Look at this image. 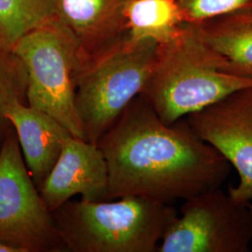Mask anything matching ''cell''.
Here are the masks:
<instances>
[{"mask_svg": "<svg viewBox=\"0 0 252 252\" xmlns=\"http://www.w3.org/2000/svg\"><path fill=\"white\" fill-rule=\"evenodd\" d=\"M109 200L142 196L170 204L220 188L232 165L187 120L166 125L138 95L101 137Z\"/></svg>", "mask_w": 252, "mask_h": 252, "instance_id": "obj_1", "label": "cell"}, {"mask_svg": "<svg viewBox=\"0 0 252 252\" xmlns=\"http://www.w3.org/2000/svg\"><path fill=\"white\" fill-rule=\"evenodd\" d=\"M252 87V79L224 70L221 58L186 24L177 36L158 44L140 94L166 125L207 108L236 91Z\"/></svg>", "mask_w": 252, "mask_h": 252, "instance_id": "obj_2", "label": "cell"}, {"mask_svg": "<svg viewBox=\"0 0 252 252\" xmlns=\"http://www.w3.org/2000/svg\"><path fill=\"white\" fill-rule=\"evenodd\" d=\"M66 252H157L179 214L171 204L142 196L67 201L53 212Z\"/></svg>", "mask_w": 252, "mask_h": 252, "instance_id": "obj_3", "label": "cell"}, {"mask_svg": "<svg viewBox=\"0 0 252 252\" xmlns=\"http://www.w3.org/2000/svg\"><path fill=\"white\" fill-rule=\"evenodd\" d=\"M158 44L153 39L128 36L106 53L81 63L76 75L75 107L84 140L97 144L142 94Z\"/></svg>", "mask_w": 252, "mask_h": 252, "instance_id": "obj_4", "label": "cell"}, {"mask_svg": "<svg viewBox=\"0 0 252 252\" xmlns=\"http://www.w3.org/2000/svg\"><path fill=\"white\" fill-rule=\"evenodd\" d=\"M12 50L27 69V104L83 139L75 107L76 75L82 58L72 32L55 17L23 36Z\"/></svg>", "mask_w": 252, "mask_h": 252, "instance_id": "obj_5", "label": "cell"}, {"mask_svg": "<svg viewBox=\"0 0 252 252\" xmlns=\"http://www.w3.org/2000/svg\"><path fill=\"white\" fill-rule=\"evenodd\" d=\"M0 241L18 252H66L12 126L0 144Z\"/></svg>", "mask_w": 252, "mask_h": 252, "instance_id": "obj_6", "label": "cell"}, {"mask_svg": "<svg viewBox=\"0 0 252 252\" xmlns=\"http://www.w3.org/2000/svg\"><path fill=\"white\" fill-rule=\"evenodd\" d=\"M252 205L220 188L185 200L157 252H249Z\"/></svg>", "mask_w": 252, "mask_h": 252, "instance_id": "obj_7", "label": "cell"}, {"mask_svg": "<svg viewBox=\"0 0 252 252\" xmlns=\"http://www.w3.org/2000/svg\"><path fill=\"white\" fill-rule=\"evenodd\" d=\"M200 138L221 153L238 174L239 181L228 189L238 201L252 200V87L185 118Z\"/></svg>", "mask_w": 252, "mask_h": 252, "instance_id": "obj_8", "label": "cell"}, {"mask_svg": "<svg viewBox=\"0 0 252 252\" xmlns=\"http://www.w3.org/2000/svg\"><path fill=\"white\" fill-rule=\"evenodd\" d=\"M38 189L52 212L78 194L90 202L109 200L108 163L99 146L69 135Z\"/></svg>", "mask_w": 252, "mask_h": 252, "instance_id": "obj_9", "label": "cell"}, {"mask_svg": "<svg viewBox=\"0 0 252 252\" xmlns=\"http://www.w3.org/2000/svg\"><path fill=\"white\" fill-rule=\"evenodd\" d=\"M130 0H57L56 15L77 38L81 63L106 53L129 36Z\"/></svg>", "mask_w": 252, "mask_h": 252, "instance_id": "obj_10", "label": "cell"}, {"mask_svg": "<svg viewBox=\"0 0 252 252\" xmlns=\"http://www.w3.org/2000/svg\"><path fill=\"white\" fill-rule=\"evenodd\" d=\"M13 127L27 169L39 189L57 162L65 139L71 133L44 111L15 103L5 112Z\"/></svg>", "mask_w": 252, "mask_h": 252, "instance_id": "obj_11", "label": "cell"}, {"mask_svg": "<svg viewBox=\"0 0 252 252\" xmlns=\"http://www.w3.org/2000/svg\"><path fill=\"white\" fill-rule=\"evenodd\" d=\"M193 26L226 72L252 80V6Z\"/></svg>", "mask_w": 252, "mask_h": 252, "instance_id": "obj_12", "label": "cell"}, {"mask_svg": "<svg viewBox=\"0 0 252 252\" xmlns=\"http://www.w3.org/2000/svg\"><path fill=\"white\" fill-rule=\"evenodd\" d=\"M126 17L130 38L158 43L178 36L187 24L178 0H130Z\"/></svg>", "mask_w": 252, "mask_h": 252, "instance_id": "obj_13", "label": "cell"}, {"mask_svg": "<svg viewBox=\"0 0 252 252\" xmlns=\"http://www.w3.org/2000/svg\"><path fill=\"white\" fill-rule=\"evenodd\" d=\"M57 0H0V47L11 49L55 18Z\"/></svg>", "mask_w": 252, "mask_h": 252, "instance_id": "obj_14", "label": "cell"}, {"mask_svg": "<svg viewBox=\"0 0 252 252\" xmlns=\"http://www.w3.org/2000/svg\"><path fill=\"white\" fill-rule=\"evenodd\" d=\"M28 76L22 60L11 49L0 47V144L11 128L5 112L15 103L27 104Z\"/></svg>", "mask_w": 252, "mask_h": 252, "instance_id": "obj_15", "label": "cell"}, {"mask_svg": "<svg viewBox=\"0 0 252 252\" xmlns=\"http://www.w3.org/2000/svg\"><path fill=\"white\" fill-rule=\"evenodd\" d=\"M187 24L200 25L251 7L252 0H178Z\"/></svg>", "mask_w": 252, "mask_h": 252, "instance_id": "obj_16", "label": "cell"}, {"mask_svg": "<svg viewBox=\"0 0 252 252\" xmlns=\"http://www.w3.org/2000/svg\"><path fill=\"white\" fill-rule=\"evenodd\" d=\"M0 252H18L16 249L0 241Z\"/></svg>", "mask_w": 252, "mask_h": 252, "instance_id": "obj_17", "label": "cell"}, {"mask_svg": "<svg viewBox=\"0 0 252 252\" xmlns=\"http://www.w3.org/2000/svg\"></svg>", "mask_w": 252, "mask_h": 252, "instance_id": "obj_18", "label": "cell"}]
</instances>
